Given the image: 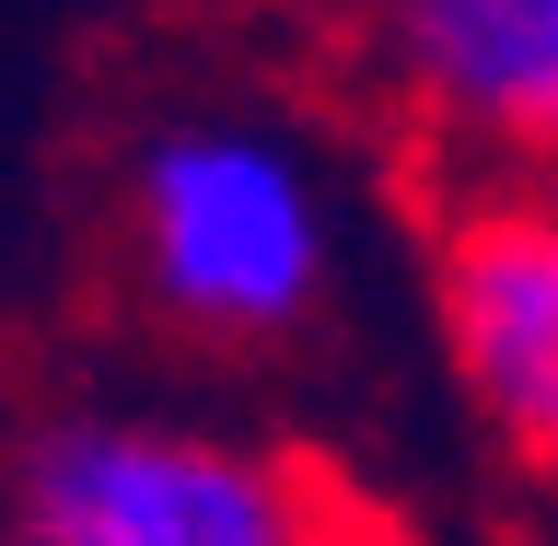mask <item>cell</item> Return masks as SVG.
I'll list each match as a JSON object with an SVG mask.
<instances>
[{
    "mask_svg": "<svg viewBox=\"0 0 558 546\" xmlns=\"http://www.w3.org/2000/svg\"><path fill=\"white\" fill-rule=\"evenodd\" d=\"M105 268L129 314L209 361H268L338 314L349 186L279 94L174 82L105 151Z\"/></svg>",
    "mask_w": 558,
    "mask_h": 546,
    "instance_id": "6da1fadb",
    "label": "cell"
},
{
    "mask_svg": "<svg viewBox=\"0 0 558 546\" xmlns=\"http://www.w3.org/2000/svg\"><path fill=\"white\" fill-rule=\"evenodd\" d=\"M0 546H338L326 477L151 384H47L0 442Z\"/></svg>",
    "mask_w": 558,
    "mask_h": 546,
    "instance_id": "7a4b0ae2",
    "label": "cell"
},
{
    "mask_svg": "<svg viewBox=\"0 0 558 546\" xmlns=\"http://www.w3.org/2000/svg\"><path fill=\"white\" fill-rule=\"evenodd\" d=\"M326 24L442 174H558V0H326Z\"/></svg>",
    "mask_w": 558,
    "mask_h": 546,
    "instance_id": "3957f363",
    "label": "cell"
},
{
    "mask_svg": "<svg viewBox=\"0 0 558 546\" xmlns=\"http://www.w3.org/2000/svg\"><path fill=\"white\" fill-rule=\"evenodd\" d=\"M430 338L488 442L558 477V174H477L430 221Z\"/></svg>",
    "mask_w": 558,
    "mask_h": 546,
    "instance_id": "277c9868",
    "label": "cell"
},
{
    "mask_svg": "<svg viewBox=\"0 0 558 546\" xmlns=\"http://www.w3.org/2000/svg\"><path fill=\"white\" fill-rule=\"evenodd\" d=\"M547 546H558V535H547Z\"/></svg>",
    "mask_w": 558,
    "mask_h": 546,
    "instance_id": "5b68a950",
    "label": "cell"
}]
</instances>
